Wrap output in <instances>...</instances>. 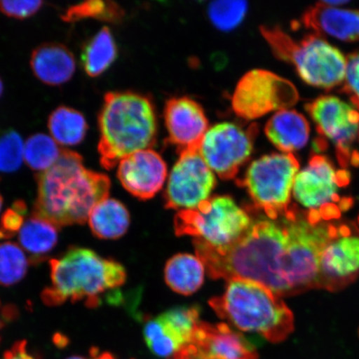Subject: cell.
Masks as SVG:
<instances>
[{
    "instance_id": "39",
    "label": "cell",
    "mask_w": 359,
    "mask_h": 359,
    "mask_svg": "<svg viewBox=\"0 0 359 359\" xmlns=\"http://www.w3.org/2000/svg\"><path fill=\"white\" fill-rule=\"evenodd\" d=\"M2 205H3V197H2L1 194H0V210H1V209H2Z\"/></svg>"
},
{
    "instance_id": "13",
    "label": "cell",
    "mask_w": 359,
    "mask_h": 359,
    "mask_svg": "<svg viewBox=\"0 0 359 359\" xmlns=\"http://www.w3.org/2000/svg\"><path fill=\"white\" fill-rule=\"evenodd\" d=\"M305 109L318 133L334 143L340 163L359 165V154L352 148L359 136V111L334 96L318 97Z\"/></svg>"
},
{
    "instance_id": "22",
    "label": "cell",
    "mask_w": 359,
    "mask_h": 359,
    "mask_svg": "<svg viewBox=\"0 0 359 359\" xmlns=\"http://www.w3.org/2000/svg\"><path fill=\"white\" fill-rule=\"evenodd\" d=\"M88 223L96 237L102 240H116L128 231L130 215L122 202L107 198L93 208Z\"/></svg>"
},
{
    "instance_id": "37",
    "label": "cell",
    "mask_w": 359,
    "mask_h": 359,
    "mask_svg": "<svg viewBox=\"0 0 359 359\" xmlns=\"http://www.w3.org/2000/svg\"><path fill=\"white\" fill-rule=\"evenodd\" d=\"M90 354H91V359H118L114 354L109 352H100L96 348H93Z\"/></svg>"
},
{
    "instance_id": "3",
    "label": "cell",
    "mask_w": 359,
    "mask_h": 359,
    "mask_svg": "<svg viewBox=\"0 0 359 359\" xmlns=\"http://www.w3.org/2000/svg\"><path fill=\"white\" fill-rule=\"evenodd\" d=\"M49 267L51 284L41 294L47 306L83 300L88 307L95 308L107 294L116 302L120 296L114 293H118L127 280L122 264L79 247H72L60 257L51 259Z\"/></svg>"
},
{
    "instance_id": "41",
    "label": "cell",
    "mask_w": 359,
    "mask_h": 359,
    "mask_svg": "<svg viewBox=\"0 0 359 359\" xmlns=\"http://www.w3.org/2000/svg\"><path fill=\"white\" fill-rule=\"evenodd\" d=\"M3 325H3L2 320H1V318H0V330H1Z\"/></svg>"
},
{
    "instance_id": "11",
    "label": "cell",
    "mask_w": 359,
    "mask_h": 359,
    "mask_svg": "<svg viewBox=\"0 0 359 359\" xmlns=\"http://www.w3.org/2000/svg\"><path fill=\"white\" fill-rule=\"evenodd\" d=\"M299 100L294 84L264 69L246 73L233 93V111L245 120H255L273 111L289 109Z\"/></svg>"
},
{
    "instance_id": "19",
    "label": "cell",
    "mask_w": 359,
    "mask_h": 359,
    "mask_svg": "<svg viewBox=\"0 0 359 359\" xmlns=\"http://www.w3.org/2000/svg\"><path fill=\"white\" fill-rule=\"evenodd\" d=\"M302 21L318 36L324 34L343 40H359V11L341 10L320 2L304 13Z\"/></svg>"
},
{
    "instance_id": "27",
    "label": "cell",
    "mask_w": 359,
    "mask_h": 359,
    "mask_svg": "<svg viewBox=\"0 0 359 359\" xmlns=\"http://www.w3.org/2000/svg\"><path fill=\"white\" fill-rule=\"evenodd\" d=\"M143 335L151 351L163 359H172L186 345L161 314L147 321Z\"/></svg>"
},
{
    "instance_id": "12",
    "label": "cell",
    "mask_w": 359,
    "mask_h": 359,
    "mask_svg": "<svg viewBox=\"0 0 359 359\" xmlns=\"http://www.w3.org/2000/svg\"><path fill=\"white\" fill-rule=\"evenodd\" d=\"M258 133L255 123L248 127L228 122L215 124L202 139L199 154L219 177L231 180L252 155Z\"/></svg>"
},
{
    "instance_id": "17",
    "label": "cell",
    "mask_w": 359,
    "mask_h": 359,
    "mask_svg": "<svg viewBox=\"0 0 359 359\" xmlns=\"http://www.w3.org/2000/svg\"><path fill=\"white\" fill-rule=\"evenodd\" d=\"M116 176L130 194L149 200L163 188L168 177V165L154 150L138 151L120 161Z\"/></svg>"
},
{
    "instance_id": "5",
    "label": "cell",
    "mask_w": 359,
    "mask_h": 359,
    "mask_svg": "<svg viewBox=\"0 0 359 359\" xmlns=\"http://www.w3.org/2000/svg\"><path fill=\"white\" fill-rule=\"evenodd\" d=\"M227 282L224 293L209 302L219 317L272 343L288 338L294 330V316L280 296L257 281L236 278Z\"/></svg>"
},
{
    "instance_id": "4",
    "label": "cell",
    "mask_w": 359,
    "mask_h": 359,
    "mask_svg": "<svg viewBox=\"0 0 359 359\" xmlns=\"http://www.w3.org/2000/svg\"><path fill=\"white\" fill-rule=\"evenodd\" d=\"M97 121L100 133L97 150L103 168L111 170L126 156L155 145V107L142 94L107 93Z\"/></svg>"
},
{
    "instance_id": "40",
    "label": "cell",
    "mask_w": 359,
    "mask_h": 359,
    "mask_svg": "<svg viewBox=\"0 0 359 359\" xmlns=\"http://www.w3.org/2000/svg\"><path fill=\"white\" fill-rule=\"evenodd\" d=\"M67 359H85V358H83V357H80V356H73V357H70V358H67Z\"/></svg>"
},
{
    "instance_id": "32",
    "label": "cell",
    "mask_w": 359,
    "mask_h": 359,
    "mask_svg": "<svg viewBox=\"0 0 359 359\" xmlns=\"http://www.w3.org/2000/svg\"><path fill=\"white\" fill-rule=\"evenodd\" d=\"M24 142L13 129L0 128V172H16L24 161Z\"/></svg>"
},
{
    "instance_id": "24",
    "label": "cell",
    "mask_w": 359,
    "mask_h": 359,
    "mask_svg": "<svg viewBox=\"0 0 359 359\" xmlns=\"http://www.w3.org/2000/svg\"><path fill=\"white\" fill-rule=\"evenodd\" d=\"M118 53L111 30L103 27L84 44L81 53V64L89 77L97 78L114 64Z\"/></svg>"
},
{
    "instance_id": "36",
    "label": "cell",
    "mask_w": 359,
    "mask_h": 359,
    "mask_svg": "<svg viewBox=\"0 0 359 359\" xmlns=\"http://www.w3.org/2000/svg\"><path fill=\"white\" fill-rule=\"evenodd\" d=\"M0 359H40L30 353L28 348V344L25 340L18 341L13 345L11 349L4 353L2 358Z\"/></svg>"
},
{
    "instance_id": "6",
    "label": "cell",
    "mask_w": 359,
    "mask_h": 359,
    "mask_svg": "<svg viewBox=\"0 0 359 359\" xmlns=\"http://www.w3.org/2000/svg\"><path fill=\"white\" fill-rule=\"evenodd\" d=\"M260 30L273 55L293 65L305 83L325 89L343 83L347 60L338 48L320 36L309 35L295 41L278 28L262 27Z\"/></svg>"
},
{
    "instance_id": "10",
    "label": "cell",
    "mask_w": 359,
    "mask_h": 359,
    "mask_svg": "<svg viewBox=\"0 0 359 359\" xmlns=\"http://www.w3.org/2000/svg\"><path fill=\"white\" fill-rule=\"evenodd\" d=\"M252 224L248 213L228 196L210 197L194 209L180 210L174 218L177 236H194L217 248L234 243Z\"/></svg>"
},
{
    "instance_id": "21",
    "label": "cell",
    "mask_w": 359,
    "mask_h": 359,
    "mask_svg": "<svg viewBox=\"0 0 359 359\" xmlns=\"http://www.w3.org/2000/svg\"><path fill=\"white\" fill-rule=\"evenodd\" d=\"M269 141L283 154H293L307 144L309 125L298 111L285 109L276 112L264 128Z\"/></svg>"
},
{
    "instance_id": "42",
    "label": "cell",
    "mask_w": 359,
    "mask_h": 359,
    "mask_svg": "<svg viewBox=\"0 0 359 359\" xmlns=\"http://www.w3.org/2000/svg\"><path fill=\"white\" fill-rule=\"evenodd\" d=\"M358 223H359V218H358Z\"/></svg>"
},
{
    "instance_id": "9",
    "label": "cell",
    "mask_w": 359,
    "mask_h": 359,
    "mask_svg": "<svg viewBox=\"0 0 359 359\" xmlns=\"http://www.w3.org/2000/svg\"><path fill=\"white\" fill-rule=\"evenodd\" d=\"M349 182L346 170H337L327 157L314 154L294 179V198L306 209L304 215L309 223L338 219L353 204L352 199L341 198L339 194Z\"/></svg>"
},
{
    "instance_id": "28",
    "label": "cell",
    "mask_w": 359,
    "mask_h": 359,
    "mask_svg": "<svg viewBox=\"0 0 359 359\" xmlns=\"http://www.w3.org/2000/svg\"><path fill=\"white\" fill-rule=\"evenodd\" d=\"M62 149L53 138L37 133L28 138L24 146V160L29 167L42 172L50 168L60 158Z\"/></svg>"
},
{
    "instance_id": "15",
    "label": "cell",
    "mask_w": 359,
    "mask_h": 359,
    "mask_svg": "<svg viewBox=\"0 0 359 359\" xmlns=\"http://www.w3.org/2000/svg\"><path fill=\"white\" fill-rule=\"evenodd\" d=\"M358 276L359 232L341 224L322 250L318 288L339 290Z\"/></svg>"
},
{
    "instance_id": "26",
    "label": "cell",
    "mask_w": 359,
    "mask_h": 359,
    "mask_svg": "<svg viewBox=\"0 0 359 359\" xmlns=\"http://www.w3.org/2000/svg\"><path fill=\"white\" fill-rule=\"evenodd\" d=\"M48 128L57 144L73 147L84 140L88 125L80 111L69 107L60 106L49 115Z\"/></svg>"
},
{
    "instance_id": "18",
    "label": "cell",
    "mask_w": 359,
    "mask_h": 359,
    "mask_svg": "<svg viewBox=\"0 0 359 359\" xmlns=\"http://www.w3.org/2000/svg\"><path fill=\"white\" fill-rule=\"evenodd\" d=\"M164 121L168 140L179 152L198 150L209 129L208 119L198 102L188 97H173L165 103Z\"/></svg>"
},
{
    "instance_id": "23",
    "label": "cell",
    "mask_w": 359,
    "mask_h": 359,
    "mask_svg": "<svg viewBox=\"0 0 359 359\" xmlns=\"http://www.w3.org/2000/svg\"><path fill=\"white\" fill-rule=\"evenodd\" d=\"M205 266L190 254H178L165 267V280L173 291L184 295L195 293L203 284Z\"/></svg>"
},
{
    "instance_id": "2",
    "label": "cell",
    "mask_w": 359,
    "mask_h": 359,
    "mask_svg": "<svg viewBox=\"0 0 359 359\" xmlns=\"http://www.w3.org/2000/svg\"><path fill=\"white\" fill-rule=\"evenodd\" d=\"M37 197L34 214L58 228L84 224L90 213L109 196L111 182L104 174L84 167L78 152L62 149L50 168L36 175Z\"/></svg>"
},
{
    "instance_id": "20",
    "label": "cell",
    "mask_w": 359,
    "mask_h": 359,
    "mask_svg": "<svg viewBox=\"0 0 359 359\" xmlns=\"http://www.w3.org/2000/svg\"><path fill=\"white\" fill-rule=\"evenodd\" d=\"M30 67L36 78L49 86H60L73 77L75 58L65 45L46 43L36 48L30 57Z\"/></svg>"
},
{
    "instance_id": "16",
    "label": "cell",
    "mask_w": 359,
    "mask_h": 359,
    "mask_svg": "<svg viewBox=\"0 0 359 359\" xmlns=\"http://www.w3.org/2000/svg\"><path fill=\"white\" fill-rule=\"evenodd\" d=\"M172 359H259L243 335L226 324L200 321L189 343Z\"/></svg>"
},
{
    "instance_id": "7",
    "label": "cell",
    "mask_w": 359,
    "mask_h": 359,
    "mask_svg": "<svg viewBox=\"0 0 359 359\" xmlns=\"http://www.w3.org/2000/svg\"><path fill=\"white\" fill-rule=\"evenodd\" d=\"M284 219L286 245L281 273L292 295L318 287L320 255L336 226L309 223L300 213L293 219Z\"/></svg>"
},
{
    "instance_id": "30",
    "label": "cell",
    "mask_w": 359,
    "mask_h": 359,
    "mask_svg": "<svg viewBox=\"0 0 359 359\" xmlns=\"http://www.w3.org/2000/svg\"><path fill=\"white\" fill-rule=\"evenodd\" d=\"M29 260L24 250L13 242L0 244V285L11 286L24 279Z\"/></svg>"
},
{
    "instance_id": "8",
    "label": "cell",
    "mask_w": 359,
    "mask_h": 359,
    "mask_svg": "<svg viewBox=\"0 0 359 359\" xmlns=\"http://www.w3.org/2000/svg\"><path fill=\"white\" fill-rule=\"evenodd\" d=\"M299 169V161L292 154L264 155L251 163L237 184L269 219L289 218L298 210L291 205V194Z\"/></svg>"
},
{
    "instance_id": "38",
    "label": "cell",
    "mask_w": 359,
    "mask_h": 359,
    "mask_svg": "<svg viewBox=\"0 0 359 359\" xmlns=\"http://www.w3.org/2000/svg\"><path fill=\"white\" fill-rule=\"evenodd\" d=\"M4 92V83L1 77H0V97L2 96Z\"/></svg>"
},
{
    "instance_id": "34",
    "label": "cell",
    "mask_w": 359,
    "mask_h": 359,
    "mask_svg": "<svg viewBox=\"0 0 359 359\" xmlns=\"http://www.w3.org/2000/svg\"><path fill=\"white\" fill-rule=\"evenodd\" d=\"M43 6L41 0L32 1H0V12L16 20H25L38 13Z\"/></svg>"
},
{
    "instance_id": "35",
    "label": "cell",
    "mask_w": 359,
    "mask_h": 359,
    "mask_svg": "<svg viewBox=\"0 0 359 359\" xmlns=\"http://www.w3.org/2000/svg\"><path fill=\"white\" fill-rule=\"evenodd\" d=\"M344 79V92L359 111V53L348 56Z\"/></svg>"
},
{
    "instance_id": "25",
    "label": "cell",
    "mask_w": 359,
    "mask_h": 359,
    "mask_svg": "<svg viewBox=\"0 0 359 359\" xmlns=\"http://www.w3.org/2000/svg\"><path fill=\"white\" fill-rule=\"evenodd\" d=\"M57 240L58 227L34 215L25 222L19 232L22 249L34 260L46 257L56 246Z\"/></svg>"
},
{
    "instance_id": "33",
    "label": "cell",
    "mask_w": 359,
    "mask_h": 359,
    "mask_svg": "<svg viewBox=\"0 0 359 359\" xmlns=\"http://www.w3.org/2000/svg\"><path fill=\"white\" fill-rule=\"evenodd\" d=\"M27 208L24 201H18L13 208L6 210L0 222V232L4 238H8L19 233L25 223V215Z\"/></svg>"
},
{
    "instance_id": "1",
    "label": "cell",
    "mask_w": 359,
    "mask_h": 359,
    "mask_svg": "<svg viewBox=\"0 0 359 359\" xmlns=\"http://www.w3.org/2000/svg\"><path fill=\"white\" fill-rule=\"evenodd\" d=\"M193 244L212 279L241 278L260 283L280 297L290 295L281 273L286 245L284 224L271 221L252 224L240 239L222 248L200 239Z\"/></svg>"
},
{
    "instance_id": "14",
    "label": "cell",
    "mask_w": 359,
    "mask_h": 359,
    "mask_svg": "<svg viewBox=\"0 0 359 359\" xmlns=\"http://www.w3.org/2000/svg\"><path fill=\"white\" fill-rule=\"evenodd\" d=\"M217 184L212 170L198 150L180 152L165 192V208L191 210L210 198Z\"/></svg>"
},
{
    "instance_id": "29",
    "label": "cell",
    "mask_w": 359,
    "mask_h": 359,
    "mask_svg": "<svg viewBox=\"0 0 359 359\" xmlns=\"http://www.w3.org/2000/svg\"><path fill=\"white\" fill-rule=\"evenodd\" d=\"M125 15L123 8L110 0H91L75 4L67 8L61 15L62 21L74 22L85 19H95L100 21L118 24Z\"/></svg>"
},
{
    "instance_id": "31",
    "label": "cell",
    "mask_w": 359,
    "mask_h": 359,
    "mask_svg": "<svg viewBox=\"0 0 359 359\" xmlns=\"http://www.w3.org/2000/svg\"><path fill=\"white\" fill-rule=\"evenodd\" d=\"M248 4L245 1H215L208 6V16L215 28L231 31L244 20Z\"/></svg>"
}]
</instances>
